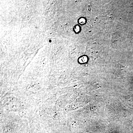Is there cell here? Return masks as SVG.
<instances>
[{
    "label": "cell",
    "mask_w": 133,
    "mask_h": 133,
    "mask_svg": "<svg viewBox=\"0 0 133 133\" xmlns=\"http://www.w3.org/2000/svg\"><path fill=\"white\" fill-rule=\"evenodd\" d=\"M87 60H88L87 57L85 56H83L79 58L78 59V61L80 63H84L87 62Z\"/></svg>",
    "instance_id": "cell-1"
},
{
    "label": "cell",
    "mask_w": 133,
    "mask_h": 133,
    "mask_svg": "<svg viewBox=\"0 0 133 133\" xmlns=\"http://www.w3.org/2000/svg\"><path fill=\"white\" fill-rule=\"evenodd\" d=\"M78 22L79 24L83 25L85 23V19L84 18H81L78 19Z\"/></svg>",
    "instance_id": "cell-3"
},
{
    "label": "cell",
    "mask_w": 133,
    "mask_h": 133,
    "mask_svg": "<svg viewBox=\"0 0 133 133\" xmlns=\"http://www.w3.org/2000/svg\"><path fill=\"white\" fill-rule=\"evenodd\" d=\"M74 31L76 33H78L80 31V27L79 25H77L74 27Z\"/></svg>",
    "instance_id": "cell-2"
}]
</instances>
